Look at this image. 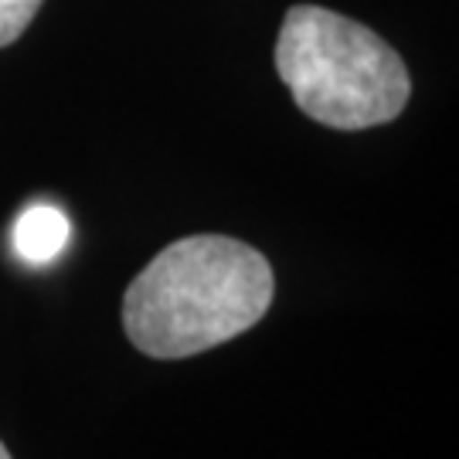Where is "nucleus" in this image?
I'll return each instance as SVG.
<instances>
[{"instance_id": "nucleus-1", "label": "nucleus", "mask_w": 459, "mask_h": 459, "mask_svg": "<svg viewBox=\"0 0 459 459\" xmlns=\"http://www.w3.org/2000/svg\"><path fill=\"white\" fill-rule=\"evenodd\" d=\"M273 293L276 276L263 252L229 235H191L130 282L123 327L147 358L178 361L255 327Z\"/></svg>"}, {"instance_id": "nucleus-2", "label": "nucleus", "mask_w": 459, "mask_h": 459, "mask_svg": "<svg viewBox=\"0 0 459 459\" xmlns=\"http://www.w3.org/2000/svg\"><path fill=\"white\" fill-rule=\"evenodd\" d=\"M276 72L296 106L330 130L392 123L411 96L402 55L351 17L296 4L279 28Z\"/></svg>"}, {"instance_id": "nucleus-3", "label": "nucleus", "mask_w": 459, "mask_h": 459, "mask_svg": "<svg viewBox=\"0 0 459 459\" xmlns=\"http://www.w3.org/2000/svg\"><path fill=\"white\" fill-rule=\"evenodd\" d=\"M72 225L62 208L55 204H31L24 208L21 218L14 221V252L17 259H24L28 265H48L51 259H58L68 246Z\"/></svg>"}, {"instance_id": "nucleus-4", "label": "nucleus", "mask_w": 459, "mask_h": 459, "mask_svg": "<svg viewBox=\"0 0 459 459\" xmlns=\"http://www.w3.org/2000/svg\"><path fill=\"white\" fill-rule=\"evenodd\" d=\"M41 4L45 0H0V48L14 45L17 38L28 31Z\"/></svg>"}, {"instance_id": "nucleus-5", "label": "nucleus", "mask_w": 459, "mask_h": 459, "mask_svg": "<svg viewBox=\"0 0 459 459\" xmlns=\"http://www.w3.org/2000/svg\"><path fill=\"white\" fill-rule=\"evenodd\" d=\"M0 459H11V453H7V449H4V443H0Z\"/></svg>"}]
</instances>
